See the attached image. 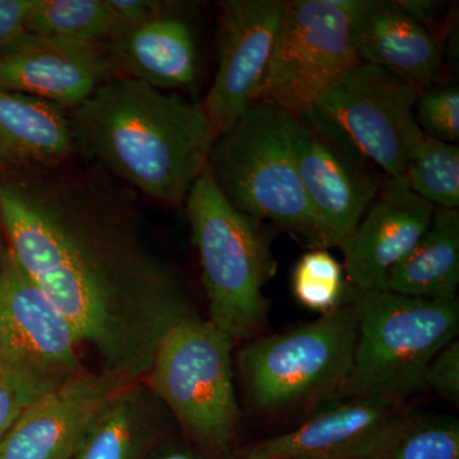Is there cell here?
<instances>
[{
	"mask_svg": "<svg viewBox=\"0 0 459 459\" xmlns=\"http://www.w3.org/2000/svg\"><path fill=\"white\" fill-rule=\"evenodd\" d=\"M403 178L410 189L435 208L458 210L459 147L424 134L411 153Z\"/></svg>",
	"mask_w": 459,
	"mask_h": 459,
	"instance_id": "603a6c76",
	"label": "cell"
},
{
	"mask_svg": "<svg viewBox=\"0 0 459 459\" xmlns=\"http://www.w3.org/2000/svg\"><path fill=\"white\" fill-rule=\"evenodd\" d=\"M291 144L316 221L340 247L385 186V172L314 108L291 114Z\"/></svg>",
	"mask_w": 459,
	"mask_h": 459,
	"instance_id": "8fae6325",
	"label": "cell"
},
{
	"mask_svg": "<svg viewBox=\"0 0 459 459\" xmlns=\"http://www.w3.org/2000/svg\"><path fill=\"white\" fill-rule=\"evenodd\" d=\"M151 459H238V455L232 453L226 455H211L199 451L190 443H165L153 452Z\"/></svg>",
	"mask_w": 459,
	"mask_h": 459,
	"instance_id": "1f68e13d",
	"label": "cell"
},
{
	"mask_svg": "<svg viewBox=\"0 0 459 459\" xmlns=\"http://www.w3.org/2000/svg\"><path fill=\"white\" fill-rule=\"evenodd\" d=\"M129 383L89 371L33 402L0 444V459H74L99 413Z\"/></svg>",
	"mask_w": 459,
	"mask_h": 459,
	"instance_id": "2e32d148",
	"label": "cell"
},
{
	"mask_svg": "<svg viewBox=\"0 0 459 459\" xmlns=\"http://www.w3.org/2000/svg\"><path fill=\"white\" fill-rule=\"evenodd\" d=\"M38 0H0V48L25 31L27 18Z\"/></svg>",
	"mask_w": 459,
	"mask_h": 459,
	"instance_id": "f1b7e54d",
	"label": "cell"
},
{
	"mask_svg": "<svg viewBox=\"0 0 459 459\" xmlns=\"http://www.w3.org/2000/svg\"><path fill=\"white\" fill-rule=\"evenodd\" d=\"M359 59L391 72L419 92L442 82L439 39L416 22L397 0H361L353 14Z\"/></svg>",
	"mask_w": 459,
	"mask_h": 459,
	"instance_id": "e0dca14e",
	"label": "cell"
},
{
	"mask_svg": "<svg viewBox=\"0 0 459 459\" xmlns=\"http://www.w3.org/2000/svg\"><path fill=\"white\" fill-rule=\"evenodd\" d=\"M424 385L443 400L459 403V342L457 338L437 353L425 371Z\"/></svg>",
	"mask_w": 459,
	"mask_h": 459,
	"instance_id": "4316f807",
	"label": "cell"
},
{
	"mask_svg": "<svg viewBox=\"0 0 459 459\" xmlns=\"http://www.w3.org/2000/svg\"><path fill=\"white\" fill-rule=\"evenodd\" d=\"M459 211L437 208L425 234L386 281L385 290L411 298L457 301Z\"/></svg>",
	"mask_w": 459,
	"mask_h": 459,
	"instance_id": "44dd1931",
	"label": "cell"
},
{
	"mask_svg": "<svg viewBox=\"0 0 459 459\" xmlns=\"http://www.w3.org/2000/svg\"><path fill=\"white\" fill-rule=\"evenodd\" d=\"M360 0L286 2L270 65L255 102L290 114L312 110L318 100L359 65L353 14Z\"/></svg>",
	"mask_w": 459,
	"mask_h": 459,
	"instance_id": "ba28073f",
	"label": "cell"
},
{
	"mask_svg": "<svg viewBox=\"0 0 459 459\" xmlns=\"http://www.w3.org/2000/svg\"><path fill=\"white\" fill-rule=\"evenodd\" d=\"M124 210L93 181L56 166L0 172V223L14 261L93 350L102 373L137 382L168 329L195 313Z\"/></svg>",
	"mask_w": 459,
	"mask_h": 459,
	"instance_id": "6da1fadb",
	"label": "cell"
},
{
	"mask_svg": "<svg viewBox=\"0 0 459 459\" xmlns=\"http://www.w3.org/2000/svg\"><path fill=\"white\" fill-rule=\"evenodd\" d=\"M170 416L143 380L129 383L99 413L74 459L151 458Z\"/></svg>",
	"mask_w": 459,
	"mask_h": 459,
	"instance_id": "ffe728a7",
	"label": "cell"
},
{
	"mask_svg": "<svg viewBox=\"0 0 459 459\" xmlns=\"http://www.w3.org/2000/svg\"><path fill=\"white\" fill-rule=\"evenodd\" d=\"M105 45L20 33L0 48V89L74 110L115 78Z\"/></svg>",
	"mask_w": 459,
	"mask_h": 459,
	"instance_id": "5bb4252c",
	"label": "cell"
},
{
	"mask_svg": "<svg viewBox=\"0 0 459 459\" xmlns=\"http://www.w3.org/2000/svg\"><path fill=\"white\" fill-rule=\"evenodd\" d=\"M184 204L211 322L235 342L263 336L268 327L263 289L276 262L261 222L223 197L207 168Z\"/></svg>",
	"mask_w": 459,
	"mask_h": 459,
	"instance_id": "3957f363",
	"label": "cell"
},
{
	"mask_svg": "<svg viewBox=\"0 0 459 459\" xmlns=\"http://www.w3.org/2000/svg\"><path fill=\"white\" fill-rule=\"evenodd\" d=\"M74 153L65 110L0 89V172L62 165Z\"/></svg>",
	"mask_w": 459,
	"mask_h": 459,
	"instance_id": "d6986e66",
	"label": "cell"
},
{
	"mask_svg": "<svg viewBox=\"0 0 459 459\" xmlns=\"http://www.w3.org/2000/svg\"><path fill=\"white\" fill-rule=\"evenodd\" d=\"M358 318L353 299L307 325L247 341L238 369L255 410L281 415L332 402L351 370Z\"/></svg>",
	"mask_w": 459,
	"mask_h": 459,
	"instance_id": "52a82bcc",
	"label": "cell"
},
{
	"mask_svg": "<svg viewBox=\"0 0 459 459\" xmlns=\"http://www.w3.org/2000/svg\"><path fill=\"white\" fill-rule=\"evenodd\" d=\"M435 210L410 189L403 178H386L360 222L338 247L352 289L385 290L389 274L425 234Z\"/></svg>",
	"mask_w": 459,
	"mask_h": 459,
	"instance_id": "9a60e30c",
	"label": "cell"
},
{
	"mask_svg": "<svg viewBox=\"0 0 459 459\" xmlns=\"http://www.w3.org/2000/svg\"><path fill=\"white\" fill-rule=\"evenodd\" d=\"M22 401L11 385L0 377V444L22 413Z\"/></svg>",
	"mask_w": 459,
	"mask_h": 459,
	"instance_id": "4dcf8cb0",
	"label": "cell"
},
{
	"mask_svg": "<svg viewBox=\"0 0 459 459\" xmlns=\"http://www.w3.org/2000/svg\"><path fill=\"white\" fill-rule=\"evenodd\" d=\"M81 152L142 195L183 204L207 168L214 138L201 102L115 77L71 110Z\"/></svg>",
	"mask_w": 459,
	"mask_h": 459,
	"instance_id": "7a4b0ae2",
	"label": "cell"
},
{
	"mask_svg": "<svg viewBox=\"0 0 459 459\" xmlns=\"http://www.w3.org/2000/svg\"><path fill=\"white\" fill-rule=\"evenodd\" d=\"M117 77L157 90L183 89L197 77V47L186 21L168 11L105 44Z\"/></svg>",
	"mask_w": 459,
	"mask_h": 459,
	"instance_id": "ac0fdd59",
	"label": "cell"
},
{
	"mask_svg": "<svg viewBox=\"0 0 459 459\" xmlns=\"http://www.w3.org/2000/svg\"><path fill=\"white\" fill-rule=\"evenodd\" d=\"M355 301L358 336L351 370L332 402L349 398L404 402L425 388L429 364L457 338L459 305L388 290L356 292Z\"/></svg>",
	"mask_w": 459,
	"mask_h": 459,
	"instance_id": "5b68a950",
	"label": "cell"
},
{
	"mask_svg": "<svg viewBox=\"0 0 459 459\" xmlns=\"http://www.w3.org/2000/svg\"><path fill=\"white\" fill-rule=\"evenodd\" d=\"M291 289L299 303L322 316L351 303L356 295L342 263L325 247L301 255L292 270Z\"/></svg>",
	"mask_w": 459,
	"mask_h": 459,
	"instance_id": "cb8c5ba5",
	"label": "cell"
},
{
	"mask_svg": "<svg viewBox=\"0 0 459 459\" xmlns=\"http://www.w3.org/2000/svg\"><path fill=\"white\" fill-rule=\"evenodd\" d=\"M283 0L220 3L219 66L204 102L213 138L228 132L255 104L279 33Z\"/></svg>",
	"mask_w": 459,
	"mask_h": 459,
	"instance_id": "4fadbf2b",
	"label": "cell"
},
{
	"mask_svg": "<svg viewBox=\"0 0 459 459\" xmlns=\"http://www.w3.org/2000/svg\"><path fill=\"white\" fill-rule=\"evenodd\" d=\"M235 343L210 319L186 316L168 329L142 379L188 442L211 455H230L240 429Z\"/></svg>",
	"mask_w": 459,
	"mask_h": 459,
	"instance_id": "8992f818",
	"label": "cell"
},
{
	"mask_svg": "<svg viewBox=\"0 0 459 459\" xmlns=\"http://www.w3.org/2000/svg\"><path fill=\"white\" fill-rule=\"evenodd\" d=\"M397 3L416 22L437 38L435 32L444 22V3L434 0H397Z\"/></svg>",
	"mask_w": 459,
	"mask_h": 459,
	"instance_id": "f546056e",
	"label": "cell"
},
{
	"mask_svg": "<svg viewBox=\"0 0 459 459\" xmlns=\"http://www.w3.org/2000/svg\"><path fill=\"white\" fill-rule=\"evenodd\" d=\"M77 332L7 247L0 276V377L27 407L89 370Z\"/></svg>",
	"mask_w": 459,
	"mask_h": 459,
	"instance_id": "9c48e42d",
	"label": "cell"
},
{
	"mask_svg": "<svg viewBox=\"0 0 459 459\" xmlns=\"http://www.w3.org/2000/svg\"><path fill=\"white\" fill-rule=\"evenodd\" d=\"M207 169L223 197L238 211L328 249L296 168L291 114L255 102L214 140Z\"/></svg>",
	"mask_w": 459,
	"mask_h": 459,
	"instance_id": "277c9868",
	"label": "cell"
},
{
	"mask_svg": "<svg viewBox=\"0 0 459 459\" xmlns=\"http://www.w3.org/2000/svg\"><path fill=\"white\" fill-rule=\"evenodd\" d=\"M415 115L425 135L455 144L459 140L457 84L440 82L421 91L416 102Z\"/></svg>",
	"mask_w": 459,
	"mask_h": 459,
	"instance_id": "484cf974",
	"label": "cell"
},
{
	"mask_svg": "<svg viewBox=\"0 0 459 459\" xmlns=\"http://www.w3.org/2000/svg\"><path fill=\"white\" fill-rule=\"evenodd\" d=\"M415 416L403 402H331L300 427L267 437L238 459H388Z\"/></svg>",
	"mask_w": 459,
	"mask_h": 459,
	"instance_id": "7c38bea8",
	"label": "cell"
},
{
	"mask_svg": "<svg viewBox=\"0 0 459 459\" xmlns=\"http://www.w3.org/2000/svg\"><path fill=\"white\" fill-rule=\"evenodd\" d=\"M108 3L119 27L117 35L164 13L168 8L165 3L152 0H108Z\"/></svg>",
	"mask_w": 459,
	"mask_h": 459,
	"instance_id": "83f0119b",
	"label": "cell"
},
{
	"mask_svg": "<svg viewBox=\"0 0 459 459\" xmlns=\"http://www.w3.org/2000/svg\"><path fill=\"white\" fill-rule=\"evenodd\" d=\"M5 252H7V247L3 246L2 234H0V276H2L3 263H4Z\"/></svg>",
	"mask_w": 459,
	"mask_h": 459,
	"instance_id": "d6a6232c",
	"label": "cell"
},
{
	"mask_svg": "<svg viewBox=\"0 0 459 459\" xmlns=\"http://www.w3.org/2000/svg\"><path fill=\"white\" fill-rule=\"evenodd\" d=\"M25 32L78 44L105 45L119 32L108 0H38Z\"/></svg>",
	"mask_w": 459,
	"mask_h": 459,
	"instance_id": "7402d4cb",
	"label": "cell"
},
{
	"mask_svg": "<svg viewBox=\"0 0 459 459\" xmlns=\"http://www.w3.org/2000/svg\"><path fill=\"white\" fill-rule=\"evenodd\" d=\"M419 95L415 87L382 66L360 62L332 84L313 108L386 178H402L424 137L415 115Z\"/></svg>",
	"mask_w": 459,
	"mask_h": 459,
	"instance_id": "30bf717a",
	"label": "cell"
},
{
	"mask_svg": "<svg viewBox=\"0 0 459 459\" xmlns=\"http://www.w3.org/2000/svg\"><path fill=\"white\" fill-rule=\"evenodd\" d=\"M388 459H459L458 420L415 416Z\"/></svg>",
	"mask_w": 459,
	"mask_h": 459,
	"instance_id": "d4e9b609",
	"label": "cell"
}]
</instances>
